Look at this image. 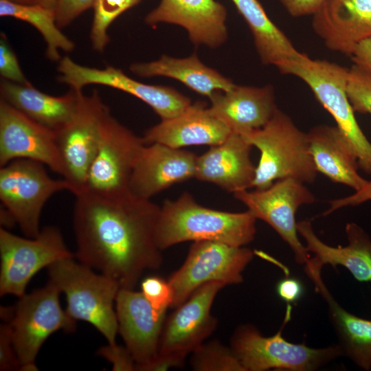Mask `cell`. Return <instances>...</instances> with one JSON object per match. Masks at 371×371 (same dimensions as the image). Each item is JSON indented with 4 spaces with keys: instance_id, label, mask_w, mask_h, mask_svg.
<instances>
[{
    "instance_id": "ab89813d",
    "label": "cell",
    "mask_w": 371,
    "mask_h": 371,
    "mask_svg": "<svg viewBox=\"0 0 371 371\" xmlns=\"http://www.w3.org/2000/svg\"><path fill=\"white\" fill-rule=\"evenodd\" d=\"M328 0H279L280 3L293 17H301L315 14Z\"/></svg>"
},
{
    "instance_id": "f1b7e54d",
    "label": "cell",
    "mask_w": 371,
    "mask_h": 371,
    "mask_svg": "<svg viewBox=\"0 0 371 371\" xmlns=\"http://www.w3.org/2000/svg\"><path fill=\"white\" fill-rule=\"evenodd\" d=\"M249 27L263 65L277 66L294 58L299 52L287 36L269 18L258 0H231Z\"/></svg>"
},
{
    "instance_id": "6da1fadb",
    "label": "cell",
    "mask_w": 371,
    "mask_h": 371,
    "mask_svg": "<svg viewBox=\"0 0 371 371\" xmlns=\"http://www.w3.org/2000/svg\"><path fill=\"white\" fill-rule=\"evenodd\" d=\"M73 227L78 261L134 289L147 270L163 262L156 239L160 207L130 191L75 195Z\"/></svg>"
},
{
    "instance_id": "e0dca14e",
    "label": "cell",
    "mask_w": 371,
    "mask_h": 371,
    "mask_svg": "<svg viewBox=\"0 0 371 371\" xmlns=\"http://www.w3.org/2000/svg\"><path fill=\"white\" fill-rule=\"evenodd\" d=\"M115 308L118 333L136 370L150 371L158 357L166 313L156 311L142 291L124 288L117 293Z\"/></svg>"
},
{
    "instance_id": "1f68e13d",
    "label": "cell",
    "mask_w": 371,
    "mask_h": 371,
    "mask_svg": "<svg viewBox=\"0 0 371 371\" xmlns=\"http://www.w3.org/2000/svg\"><path fill=\"white\" fill-rule=\"evenodd\" d=\"M190 363L196 371H244L231 347L217 340L199 346L191 354Z\"/></svg>"
},
{
    "instance_id": "ee69618b",
    "label": "cell",
    "mask_w": 371,
    "mask_h": 371,
    "mask_svg": "<svg viewBox=\"0 0 371 371\" xmlns=\"http://www.w3.org/2000/svg\"><path fill=\"white\" fill-rule=\"evenodd\" d=\"M12 3L23 5H34L41 3V0H5Z\"/></svg>"
},
{
    "instance_id": "4dcf8cb0",
    "label": "cell",
    "mask_w": 371,
    "mask_h": 371,
    "mask_svg": "<svg viewBox=\"0 0 371 371\" xmlns=\"http://www.w3.org/2000/svg\"><path fill=\"white\" fill-rule=\"evenodd\" d=\"M142 0H95L93 18L90 30L92 47L103 52L110 38L108 30L122 14L140 3Z\"/></svg>"
},
{
    "instance_id": "b9f144b4",
    "label": "cell",
    "mask_w": 371,
    "mask_h": 371,
    "mask_svg": "<svg viewBox=\"0 0 371 371\" xmlns=\"http://www.w3.org/2000/svg\"><path fill=\"white\" fill-rule=\"evenodd\" d=\"M350 56L355 65L371 72V38L360 42Z\"/></svg>"
},
{
    "instance_id": "3957f363",
    "label": "cell",
    "mask_w": 371,
    "mask_h": 371,
    "mask_svg": "<svg viewBox=\"0 0 371 371\" xmlns=\"http://www.w3.org/2000/svg\"><path fill=\"white\" fill-rule=\"evenodd\" d=\"M241 135L260 153L251 188L265 190L284 178L304 183L316 179L317 171L309 151L307 133L278 108L262 128Z\"/></svg>"
},
{
    "instance_id": "60d3db41",
    "label": "cell",
    "mask_w": 371,
    "mask_h": 371,
    "mask_svg": "<svg viewBox=\"0 0 371 371\" xmlns=\"http://www.w3.org/2000/svg\"><path fill=\"white\" fill-rule=\"evenodd\" d=\"M276 292L287 304H291L300 299L304 289L301 282L297 279L284 278L278 282Z\"/></svg>"
},
{
    "instance_id": "2e32d148",
    "label": "cell",
    "mask_w": 371,
    "mask_h": 371,
    "mask_svg": "<svg viewBox=\"0 0 371 371\" xmlns=\"http://www.w3.org/2000/svg\"><path fill=\"white\" fill-rule=\"evenodd\" d=\"M18 159L40 162L65 177L66 170L54 131L0 100V166Z\"/></svg>"
},
{
    "instance_id": "7a4b0ae2",
    "label": "cell",
    "mask_w": 371,
    "mask_h": 371,
    "mask_svg": "<svg viewBox=\"0 0 371 371\" xmlns=\"http://www.w3.org/2000/svg\"><path fill=\"white\" fill-rule=\"evenodd\" d=\"M256 220L248 210L229 212L204 207L184 192L176 200L165 201L160 207L157 243L161 250L183 242L199 240L243 247L254 239Z\"/></svg>"
},
{
    "instance_id": "f35d334b",
    "label": "cell",
    "mask_w": 371,
    "mask_h": 371,
    "mask_svg": "<svg viewBox=\"0 0 371 371\" xmlns=\"http://www.w3.org/2000/svg\"><path fill=\"white\" fill-rule=\"evenodd\" d=\"M369 201H371V181H368L363 188L351 195L329 201V207L321 215L327 216L342 207L356 206Z\"/></svg>"
},
{
    "instance_id": "484cf974",
    "label": "cell",
    "mask_w": 371,
    "mask_h": 371,
    "mask_svg": "<svg viewBox=\"0 0 371 371\" xmlns=\"http://www.w3.org/2000/svg\"><path fill=\"white\" fill-rule=\"evenodd\" d=\"M322 268L308 261L306 276L315 291L326 302L330 321L339 340L343 355L359 368L371 369V320L359 317L344 308L334 298L322 278Z\"/></svg>"
},
{
    "instance_id": "d590c367",
    "label": "cell",
    "mask_w": 371,
    "mask_h": 371,
    "mask_svg": "<svg viewBox=\"0 0 371 371\" xmlns=\"http://www.w3.org/2000/svg\"><path fill=\"white\" fill-rule=\"evenodd\" d=\"M95 0H58L55 8L56 21L60 28L69 25L90 8Z\"/></svg>"
},
{
    "instance_id": "7bdbcfd3",
    "label": "cell",
    "mask_w": 371,
    "mask_h": 371,
    "mask_svg": "<svg viewBox=\"0 0 371 371\" xmlns=\"http://www.w3.org/2000/svg\"><path fill=\"white\" fill-rule=\"evenodd\" d=\"M0 218L1 227L8 229L16 224L12 214L4 206L1 207Z\"/></svg>"
},
{
    "instance_id": "277c9868",
    "label": "cell",
    "mask_w": 371,
    "mask_h": 371,
    "mask_svg": "<svg viewBox=\"0 0 371 371\" xmlns=\"http://www.w3.org/2000/svg\"><path fill=\"white\" fill-rule=\"evenodd\" d=\"M74 258L49 265L48 282L65 294V310L70 317L91 324L108 344H116L118 324L114 304L120 286L114 279L95 273Z\"/></svg>"
},
{
    "instance_id": "74e56055",
    "label": "cell",
    "mask_w": 371,
    "mask_h": 371,
    "mask_svg": "<svg viewBox=\"0 0 371 371\" xmlns=\"http://www.w3.org/2000/svg\"><path fill=\"white\" fill-rule=\"evenodd\" d=\"M97 354L112 364L113 370H136L135 362L125 346L108 344L100 348Z\"/></svg>"
},
{
    "instance_id": "44dd1931",
    "label": "cell",
    "mask_w": 371,
    "mask_h": 371,
    "mask_svg": "<svg viewBox=\"0 0 371 371\" xmlns=\"http://www.w3.org/2000/svg\"><path fill=\"white\" fill-rule=\"evenodd\" d=\"M252 147L232 132L223 142L197 157L194 178L232 193L251 188L256 172L250 157Z\"/></svg>"
},
{
    "instance_id": "7c38bea8",
    "label": "cell",
    "mask_w": 371,
    "mask_h": 371,
    "mask_svg": "<svg viewBox=\"0 0 371 371\" xmlns=\"http://www.w3.org/2000/svg\"><path fill=\"white\" fill-rule=\"evenodd\" d=\"M144 145L143 137L121 124L109 109L102 120L97 150L80 192L113 195L128 192L134 166Z\"/></svg>"
},
{
    "instance_id": "8d00e7d4",
    "label": "cell",
    "mask_w": 371,
    "mask_h": 371,
    "mask_svg": "<svg viewBox=\"0 0 371 371\" xmlns=\"http://www.w3.org/2000/svg\"><path fill=\"white\" fill-rule=\"evenodd\" d=\"M20 362L14 348L8 322L0 326V370H20Z\"/></svg>"
},
{
    "instance_id": "83f0119b",
    "label": "cell",
    "mask_w": 371,
    "mask_h": 371,
    "mask_svg": "<svg viewBox=\"0 0 371 371\" xmlns=\"http://www.w3.org/2000/svg\"><path fill=\"white\" fill-rule=\"evenodd\" d=\"M132 73L139 77L165 76L177 80L209 99L217 91H228L235 84L216 70L204 65L196 53L177 58L162 55L158 60L134 63Z\"/></svg>"
},
{
    "instance_id": "5b68a950",
    "label": "cell",
    "mask_w": 371,
    "mask_h": 371,
    "mask_svg": "<svg viewBox=\"0 0 371 371\" xmlns=\"http://www.w3.org/2000/svg\"><path fill=\"white\" fill-rule=\"evenodd\" d=\"M276 67L281 74L297 77L309 87L348 139L359 168L371 175V143L360 128L346 93L348 69L326 60L312 59L304 53L284 60Z\"/></svg>"
},
{
    "instance_id": "52a82bcc",
    "label": "cell",
    "mask_w": 371,
    "mask_h": 371,
    "mask_svg": "<svg viewBox=\"0 0 371 371\" xmlns=\"http://www.w3.org/2000/svg\"><path fill=\"white\" fill-rule=\"evenodd\" d=\"M225 286L218 281L203 284L166 319L158 357L151 371L182 367L186 357L210 336L218 325L211 313L212 306Z\"/></svg>"
},
{
    "instance_id": "4fadbf2b",
    "label": "cell",
    "mask_w": 371,
    "mask_h": 371,
    "mask_svg": "<svg viewBox=\"0 0 371 371\" xmlns=\"http://www.w3.org/2000/svg\"><path fill=\"white\" fill-rule=\"evenodd\" d=\"M304 184L293 178H284L265 190L233 193L257 219L265 221L278 233L292 250L295 261L304 265L311 256L299 238L295 216L300 207L315 201Z\"/></svg>"
},
{
    "instance_id": "d6986e66",
    "label": "cell",
    "mask_w": 371,
    "mask_h": 371,
    "mask_svg": "<svg viewBox=\"0 0 371 371\" xmlns=\"http://www.w3.org/2000/svg\"><path fill=\"white\" fill-rule=\"evenodd\" d=\"M197 155L159 143L144 146L134 166L129 191L150 199L173 184L194 177Z\"/></svg>"
},
{
    "instance_id": "8992f818",
    "label": "cell",
    "mask_w": 371,
    "mask_h": 371,
    "mask_svg": "<svg viewBox=\"0 0 371 371\" xmlns=\"http://www.w3.org/2000/svg\"><path fill=\"white\" fill-rule=\"evenodd\" d=\"M291 306L287 304L284 323L272 336H263L251 324L241 325L236 329L230 347L244 371H312L344 356L338 344L313 348L284 339L282 328L291 319Z\"/></svg>"
},
{
    "instance_id": "5bb4252c",
    "label": "cell",
    "mask_w": 371,
    "mask_h": 371,
    "mask_svg": "<svg viewBox=\"0 0 371 371\" xmlns=\"http://www.w3.org/2000/svg\"><path fill=\"white\" fill-rule=\"evenodd\" d=\"M58 80L80 92L89 85H100L128 93L147 104L161 120L174 117L183 112L191 100L172 87L153 85L137 81L113 66L98 69L83 66L69 56L59 60Z\"/></svg>"
},
{
    "instance_id": "ac0fdd59",
    "label": "cell",
    "mask_w": 371,
    "mask_h": 371,
    "mask_svg": "<svg viewBox=\"0 0 371 371\" xmlns=\"http://www.w3.org/2000/svg\"><path fill=\"white\" fill-rule=\"evenodd\" d=\"M225 7L215 0H161L146 16L145 23H160L183 27L195 45L216 48L227 38Z\"/></svg>"
},
{
    "instance_id": "cb8c5ba5",
    "label": "cell",
    "mask_w": 371,
    "mask_h": 371,
    "mask_svg": "<svg viewBox=\"0 0 371 371\" xmlns=\"http://www.w3.org/2000/svg\"><path fill=\"white\" fill-rule=\"evenodd\" d=\"M297 229L305 241L306 250L313 254L310 260L323 267L342 266L359 282H371V238L359 225H346L348 245L333 247L324 243L315 234L311 222L303 220L297 223Z\"/></svg>"
},
{
    "instance_id": "9a60e30c",
    "label": "cell",
    "mask_w": 371,
    "mask_h": 371,
    "mask_svg": "<svg viewBox=\"0 0 371 371\" xmlns=\"http://www.w3.org/2000/svg\"><path fill=\"white\" fill-rule=\"evenodd\" d=\"M109 109L97 90L89 95L82 93L72 119L56 133L65 179L72 185L74 195L83 188L97 150L101 122Z\"/></svg>"
},
{
    "instance_id": "9c48e42d",
    "label": "cell",
    "mask_w": 371,
    "mask_h": 371,
    "mask_svg": "<svg viewBox=\"0 0 371 371\" xmlns=\"http://www.w3.org/2000/svg\"><path fill=\"white\" fill-rule=\"evenodd\" d=\"M40 162L14 159L0 168V199L14 216L21 232L29 238L38 235L43 208L54 194L68 190L74 192L65 178H52Z\"/></svg>"
},
{
    "instance_id": "e575fe53",
    "label": "cell",
    "mask_w": 371,
    "mask_h": 371,
    "mask_svg": "<svg viewBox=\"0 0 371 371\" xmlns=\"http://www.w3.org/2000/svg\"><path fill=\"white\" fill-rule=\"evenodd\" d=\"M0 74L4 80L12 82L32 85L22 71L18 59L3 34H1L0 39Z\"/></svg>"
},
{
    "instance_id": "836d02e7",
    "label": "cell",
    "mask_w": 371,
    "mask_h": 371,
    "mask_svg": "<svg viewBox=\"0 0 371 371\" xmlns=\"http://www.w3.org/2000/svg\"><path fill=\"white\" fill-rule=\"evenodd\" d=\"M141 291L158 312L166 313L172 303V291L168 280L158 276H149L141 282Z\"/></svg>"
},
{
    "instance_id": "ffe728a7",
    "label": "cell",
    "mask_w": 371,
    "mask_h": 371,
    "mask_svg": "<svg viewBox=\"0 0 371 371\" xmlns=\"http://www.w3.org/2000/svg\"><path fill=\"white\" fill-rule=\"evenodd\" d=\"M312 27L327 48L351 56L371 38V0H328L313 15Z\"/></svg>"
},
{
    "instance_id": "603a6c76",
    "label": "cell",
    "mask_w": 371,
    "mask_h": 371,
    "mask_svg": "<svg viewBox=\"0 0 371 371\" xmlns=\"http://www.w3.org/2000/svg\"><path fill=\"white\" fill-rule=\"evenodd\" d=\"M232 133L204 102H196L181 114L150 127L142 137L147 144L159 143L181 148L192 145H218Z\"/></svg>"
},
{
    "instance_id": "f546056e",
    "label": "cell",
    "mask_w": 371,
    "mask_h": 371,
    "mask_svg": "<svg viewBox=\"0 0 371 371\" xmlns=\"http://www.w3.org/2000/svg\"><path fill=\"white\" fill-rule=\"evenodd\" d=\"M0 16L13 17L34 26L43 37L47 45L46 57L52 61L62 58L60 51L70 52L75 48L74 43L58 26L55 10L41 3L23 5L0 0Z\"/></svg>"
},
{
    "instance_id": "30bf717a",
    "label": "cell",
    "mask_w": 371,
    "mask_h": 371,
    "mask_svg": "<svg viewBox=\"0 0 371 371\" xmlns=\"http://www.w3.org/2000/svg\"><path fill=\"white\" fill-rule=\"evenodd\" d=\"M255 251L245 246L212 241H194L182 265L168 278L172 291L170 308L184 302L198 288L212 281L226 286L240 284Z\"/></svg>"
},
{
    "instance_id": "4316f807",
    "label": "cell",
    "mask_w": 371,
    "mask_h": 371,
    "mask_svg": "<svg viewBox=\"0 0 371 371\" xmlns=\"http://www.w3.org/2000/svg\"><path fill=\"white\" fill-rule=\"evenodd\" d=\"M0 93L1 100L56 133L72 119L82 91L70 89L63 95L54 96L39 91L32 85H20L3 79L1 81Z\"/></svg>"
},
{
    "instance_id": "d6a6232c",
    "label": "cell",
    "mask_w": 371,
    "mask_h": 371,
    "mask_svg": "<svg viewBox=\"0 0 371 371\" xmlns=\"http://www.w3.org/2000/svg\"><path fill=\"white\" fill-rule=\"evenodd\" d=\"M346 93L355 112L371 115V72L355 64L348 69Z\"/></svg>"
},
{
    "instance_id": "f6af8a7d",
    "label": "cell",
    "mask_w": 371,
    "mask_h": 371,
    "mask_svg": "<svg viewBox=\"0 0 371 371\" xmlns=\"http://www.w3.org/2000/svg\"><path fill=\"white\" fill-rule=\"evenodd\" d=\"M58 0H41V4L43 6L54 10Z\"/></svg>"
},
{
    "instance_id": "ba28073f",
    "label": "cell",
    "mask_w": 371,
    "mask_h": 371,
    "mask_svg": "<svg viewBox=\"0 0 371 371\" xmlns=\"http://www.w3.org/2000/svg\"><path fill=\"white\" fill-rule=\"evenodd\" d=\"M60 293L48 282L45 286L20 297L13 307L8 322L20 370H38L37 355L52 334L60 330L67 333L76 330V321L60 306Z\"/></svg>"
},
{
    "instance_id": "8fae6325",
    "label": "cell",
    "mask_w": 371,
    "mask_h": 371,
    "mask_svg": "<svg viewBox=\"0 0 371 371\" xmlns=\"http://www.w3.org/2000/svg\"><path fill=\"white\" fill-rule=\"evenodd\" d=\"M75 257L60 231L45 226L34 238H23L0 228V295L21 297L32 278L42 269Z\"/></svg>"
},
{
    "instance_id": "d4e9b609",
    "label": "cell",
    "mask_w": 371,
    "mask_h": 371,
    "mask_svg": "<svg viewBox=\"0 0 371 371\" xmlns=\"http://www.w3.org/2000/svg\"><path fill=\"white\" fill-rule=\"evenodd\" d=\"M307 137L317 172L355 191L367 183L358 172V159L351 145L337 126H315L307 133Z\"/></svg>"
},
{
    "instance_id": "7402d4cb",
    "label": "cell",
    "mask_w": 371,
    "mask_h": 371,
    "mask_svg": "<svg viewBox=\"0 0 371 371\" xmlns=\"http://www.w3.org/2000/svg\"><path fill=\"white\" fill-rule=\"evenodd\" d=\"M209 110L232 132L240 135L262 128L278 107L270 85L262 87L236 85L228 91H217L210 98Z\"/></svg>"
}]
</instances>
